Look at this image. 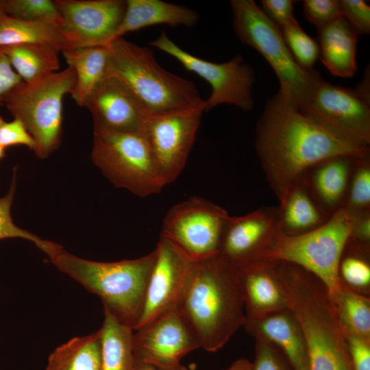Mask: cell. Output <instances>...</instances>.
<instances>
[{"label":"cell","mask_w":370,"mask_h":370,"mask_svg":"<svg viewBox=\"0 0 370 370\" xmlns=\"http://www.w3.org/2000/svg\"><path fill=\"white\" fill-rule=\"evenodd\" d=\"M149 45L172 56L186 70L195 73L209 84L211 94L205 100L204 111H210L223 103L235 106L244 111L253 108L254 73L241 55L225 62H209L182 49L165 32H162Z\"/></svg>","instance_id":"cell-11"},{"label":"cell","mask_w":370,"mask_h":370,"mask_svg":"<svg viewBox=\"0 0 370 370\" xmlns=\"http://www.w3.org/2000/svg\"><path fill=\"white\" fill-rule=\"evenodd\" d=\"M254 339L256 344L253 370H288L275 345L262 338Z\"/></svg>","instance_id":"cell-38"},{"label":"cell","mask_w":370,"mask_h":370,"mask_svg":"<svg viewBox=\"0 0 370 370\" xmlns=\"http://www.w3.org/2000/svg\"><path fill=\"white\" fill-rule=\"evenodd\" d=\"M176 308L200 348L217 352L245 321L239 267L219 254L192 262Z\"/></svg>","instance_id":"cell-2"},{"label":"cell","mask_w":370,"mask_h":370,"mask_svg":"<svg viewBox=\"0 0 370 370\" xmlns=\"http://www.w3.org/2000/svg\"><path fill=\"white\" fill-rule=\"evenodd\" d=\"M224 370H253L252 362L245 358H241Z\"/></svg>","instance_id":"cell-42"},{"label":"cell","mask_w":370,"mask_h":370,"mask_svg":"<svg viewBox=\"0 0 370 370\" xmlns=\"http://www.w3.org/2000/svg\"><path fill=\"white\" fill-rule=\"evenodd\" d=\"M319 59L333 75L351 77L357 70L358 35L342 17L317 28Z\"/></svg>","instance_id":"cell-20"},{"label":"cell","mask_w":370,"mask_h":370,"mask_svg":"<svg viewBox=\"0 0 370 370\" xmlns=\"http://www.w3.org/2000/svg\"><path fill=\"white\" fill-rule=\"evenodd\" d=\"M68 66L75 73V84L71 97L81 107L107 75L109 61L108 46L77 47L62 51Z\"/></svg>","instance_id":"cell-24"},{"label":"cell","mask_w":370,"mask_h":370,"mask_svg":"<svg viewBox=\"0 0 370 370\" xmlns=\"http://www.w3.org/2000/svg\"><path fill=\"white\" fill-rule=\"evenodd\" d=\"M343 207L352 214L369 211L370 163L369 156L356 159Z\"/></svg>","instance_id":"cell-32"},{"label":"cell","mask_w":370,"mask_h":370,"mask_svg":"<svg viewBox=\"0 0 370 370\" xmlns=\"http://www.w3.org/2000/svg\"><path fill=\"white\" fill-rule=\"evenodd\" d=\"M304 12L317 29L341 16L338 0H305Z\"/></svg>","instance_id":"cell-36"},{"label":"cell","mask_w":370,"mask_h":370,"mask_svg":"<svg viewBox=\"0 0 370 370\" xmlns=\"http://www.w3.org/2000/svg\"><path fill=\"white\" fill-rule=\"evenodd\" d=\"M369 75L356 89L332 84L319 75L298 107L305 114L345 137L369 146Z\"/></svg>","instance_id":"cell-9"},{"label":"cell","mask_w":370,"mask_h":370,"mask_svg":"<svg viewBox=\"0 0 370 370\" xmlns=\"http://www.w3.org/2000/svg\"><path fill=\"white\" fill-rule=\"evenodd\" d=\"M22 82L0 47V106L4 105L6 96Z\"/></svg>","instance_id":"cell-41"},{"label":"cell","mask_w":370,"mask_h":370,"mask_svg":"<svg viewBox=\"0 0 370 370\" xmlns=\"http://www.w3.org/2000/svg\"><path fill=\"white\" fill-rule=\"evenodd\" d=\"M8 16L23 21H45L59 27L61 14L56 1L5 0Z\"/></svg>","instance_id":"cell-34"},{"label":"cell","mask_w":370,"mask_h":370,"mask_svg":"<svg viewBox=\"0 0 370 370\" xmlns=\"http://www.w3.org/2000/svg\"><path fill=\"white\" fill-rule=\"evenodd\" d=\"M344 328L358 336L370 338V299L357 293L343 282L331 297Z\"/></svg>","instance_id":"cell-29"},{"label":"cell","mask_w":370,"mask_h":370,"mask_svg":"<svg viewBox=\"0 0 370 370\" xmlns=\"http://www.w3.org/2000/svg\"><path fill=\"white\" fill-rule=\"evenodd\" d=\"M107 75L119 78L134 95L147 116L175 113L205 105L195 84L163 69L153 51L123 37L108 45Z\"/></svg>","instance_id":"cell-4"},{"label":"cell","mask_w":370,"mask_h":370,"mask_svg":"<svg viewBox=\"0 0 370 370\" xmlns=\"http://www.w3.org/2000/svg\"><path fill=\"white\" fill-rule=\"evenodd\" d=\"M101 328L100 370H138L134 347V330L103 308Z\"/></svg>","instance_id":"cell-25"},{"label":"cell","mask_w":370,"mask_h":370,"mask_svg":"<svg viewBox=\"0 0 370 370\" xmlns=\"http://www.w3.org/2000/svg\"><path fill=\"white\" fill-rule=\"evenodd\" d=\"M61 29L71 49L107 46L123 20L124 0H56Z\"/></svg>","instance_id":"cell-14"},{"label":"cell","mask_w":370,"mask_h":370,"mask_svg":"<svg viewBox=\"0 0 370 370\" xmlns=\"http://www.w3.org/2000/svg\"><path fill=\"white\" fill-rule=\"evenodd\" d=\"M0 145L4 149L14 145H25L34 152L36 143L23 123L14 119L7 122L0 116Z\"/></svg>","instance_id":"cell-37"},{"label":"cell","mask_w":370,"mask_h":370,"mask_svg":"<svg viewBox=\"0 0 370 370\" xmlns=\"http://www.w3.org/2000/svg\"><path fill=\"white\" fill-rule=\"evenodd\" d=\"M245 317L259 319L288 309L273 260H258L239 267Z\"/></svg>","instance_id":"cell-18"},{"label":"cell","mask_w":370,"mask_h":370,"mask_svg":"<svg viewBox=\"0 0 370 370\" xmlns=\"http://www.w3.org/2000/svg\"><path fill=\"white\" fill-rule=\"evenodd\" d=\"M91 160L113 185L137 196L157 194L166 186L140 132L93 130Z\"/></svg>","instance_id":"cell-8"},{"label":"cell","mask_w":370,"mask_h":370,"mask_svg":"<svg viewBox=\"0 0 370 370\" xmlns=\"http://www.w3.org/2000/svg\"><path fill=\"white\" fill-rule=\"evenodd\" d=\"M256 149L281 204L304 175L331 158L369 156V146L352 140L302 112L279 90L256 125Z\"/></svg>","instance_id":"cell-1"},{"label":"cell","mask_w":370,"mask_h":370,"mask_svg":"<svg viewBox=\"0 0 370 370\" xmlns=\"http://www.w3.org/2000/svg\"><path fill=\"white\" fill-rule=\"evenodd\" d=\"M369 251L347 245L339 265L342 282L365 295H369L370 286V265L367 258Z\"/></svg>","instance_id":"cell-30"},{"label":"cell","mask_w":370,"mask_h":370,"mask_svg":"<svg viewBox=\"0 0 370 370\" xmlns=\"http://www.w3.org/2000/svg\"><path fill=\"white\" fill-rule=\"evenodd\" d=\"M352 225V214L341 206L310 231L288 235L278 229L258 260L285 262L304 269L319 279L332 297L343 284L339 265Z\"/></svg>","instance_id":"cell-5"},{"label":"cell","mask_w":370,"mask_h":370,"mask_svg":"<svg viewBox=\"0 0 370 370\" xmlns=\"http://www.w3.org/2000/svg\"><path fill=\"white\" fill-rule=\"evenodd\" d=\"M138 370H165L160 368H157L153 366L147 365H140ZM172 370H188L184 366L182 365L180 367Z\"/></svg>","instance_id":"cell-43"},{"label":"cell","mask_w":370,"mask_h":370,"mask_svg":"<svg viewBox=\"0 0 370 370\" xmlns=\"http://www.w3.org/2000/svg\"><path fill=\"white\" fill-rule=\"evenodd\" d=\"M48 258L59 271L99 297L103 308L134 330L156 260L155 249L135 259L99 262L79 258L62 246Z\"/></svg>","instance_id":"cell-3"},{"label":"cell","mask_w":370,"mask_h":370,"mask_svg":"<svg viewBox=\"0 0 370 370\" xmlns=\"http://www.w3.org/2000/svg\"><path fill=\"white\" fill-rule=\"evenodd\" d=\"M341 16L356 33L360 35L370 32V7L363 0H340Z\"/></svg>","instance_id":"cell-35"},{"label":"cell","mask_w":370,"mask_h":370,"mask_svg":"<svg viewBox=\"0 0 370 370\" xmlns=\"http://www.w3.org/2000/svg\"><path fill=\"white\" fill-rule=\"evenodd\" d=\"M243 326L254 338L264 339L282 350L292 370H308L305 337L298 321L289 309L259 319L245 317Z\"/></svg>","instance_id":"cell-19"},{"label":"cell","mask_w":370,"mask_h":370,"mask_svg":"<svg viewBox=\"0 0 370 370\" xmlns=\"http://www.w3.org/2000/svg\"><path fill=\"white\" fill-rule=\"evenodd\" d=\"M94 129L140 132L147 114L130 90L116 77L107 75L92 91L85 106Z\"/></svg>","instance_id":"cell-16"},{"label":"cell","mask_w":370,"mask_h":370,"mask_svg":"<svg viewBox=\"0 0 370 370\" xmlns=\"http://www.w3.org/2000/svg\"><path fill=\"white\" fill-rule=\"evenodd\" d=\"M230 5L237 38L265 58L278 77L279 91L299 107L318 72L305 70L297 63L280 29L254 0H232Z\"/></svg>","instance_id":"cell-7"},{"label":"cell","mask_w":370,"mask_h":370,"mask_svg":"<svg viewBox=\"0 0 370 370\" xmlns=\"http://www.w3.org/2000/svg\"><path fill=\"white\" fill-rule=\"evenodd\" d=\"M280 30L297 63L305 70L313 69L319 58L317 41L304 31L296 19L284 25Z\"/></svg>","instance_id":"cell-33"},{"label":"cell","mask_w":370,"mask_h":370,"mask_svg":"<svg viewBox=\"0 0 370 370\" xmlns=\"http://www.w3.org/2000/svg\"><path fill=\"white\" fill-rule=\"evenodd\" d=\"M75 79L74 70L68 66L34 82H23L5 98L4 106L34 138V153L40 158H47L60 145L63 99Z\"/></svg>","instance_id":"cell-6"},{"label":"cell","mask_w":370,"mask_h":370,"mask_svg":"<svg viewBox=\"0 0 370 370\" xmlns=\"http://www.w3.org/2000/svg\"><path fill=\"white\" fill-rule=\"evenodd\" d=\"M277 224V212L269 210L230 216L223 232L219 254L238 267L258 260L278 230Z\"/></svg>","instance_id":"cell-17"},{"label":"cell","mask_w":370,"mask_h":370,"mask_svg":"<svg viewBox=\"0 0 370 370\" xmlns=\"http://www.w3.org/2000/svg\"><path fill=\"white\" fill-rule=\"evenodd\" d=\"M344 330L354 370H370V338Z\"/></svg>","instance_id":"cell-39"},{"label":"cell","mask_w":370,"mask_h":370,"mask_svg":"<svg viewBox=\"0 0 370 370\" xmlns=\"http://www.w3.org/2000/svg\"><path fill=\"white\" fill-rule=\"evenodd\" d=\"M16 169L8 193L0 197V240L19 238L32 242L47 257L53 254L60 245L40 238L37 235L17 226L13 221L10 210L16 190Z\"/></svg>","instance_id":"cell-31"},{"label":"cell","mask_w":370,"mask_h":370,"mask_svg":"<svg viewBox=\"0 0 370 370\" xmlns=\"http://www.w3.org/2000/svg\"><path fill=\"white\" fill-rule=\"evenodd\" d=\"M23 44L49 46L61 52L71 49L69 41L56 25L5 15L0 21V47Z\"/></svg>","instance_id":"cell-26"},{"label":"cell","mask_w":370,"mask_h":370,"mask_svg":"<svg viewBox=\"0 0 370 370\" xmlns=\"http://www.w3.org/2000/svg\"><path fill=\"white\" fill-rule=\"evenodd\" d=\"M293 0H261V9L280 29L295 20Z\"/></svg>","instance_id":"cell-40"},{"label":"cell","mask_w":370,"mask_h":370,"mask_svg":"<svg viewBox=\"0 0 370 370\" xmlns=\"http://www.w3.org/2000/svg\"><path fill=\"white\" fill-rule=\"evenodd\" d=\"M5 0H0V21L5 16Z\"/></svg>","instance_id":"cell-44"},{"label":"cell","mask_w":370,"mask_h":370,"mask_svg":"<svg viewBox=\"0 0 370 370\" xmlns=\"http://www.w3.org/2000/svg\"><path fill=\"white\" fill-rule=\"evenodd\" d=\"M230 215L221 206L199 197L173 206L162 221L160 237L177 247L191 262L219 254Z\"/></svg>","instance_id":"cell-10"},{"label":"cell","mask_w":370,"mask_h":370,"mask_svg":"<svg viewBox=\"0 0 370 370\" xmlns=\"http://www.w3.org/2000/svg\"><path fill=\"white\" fill-rule=\"evenodd\" d=\"M355 159L346 156L331 158L310 169L309 178L303 177L317 203L328 214L343 204Z\"/></svg>","instance_id":"cell-22"},{"label":"cell","mask_w":370,"mask_h":370,"mask_svg":"<svg viewBox=\"0 0 370 370\" xmlns=\"http://www.w3.org/2000/svg\"><path fill=\"white\" fill-rule=\"evenodd\" d=\"M280 205L278 229L288 235L310 231L323 223L330 215L317 203L303 178Z\"/></svg>","instance_id":"cell-23"},{"label":"cell","mask_w":370,"mask_h":370,"mask_svg":"<svg viewBox=\"0 0 370 370\" xmlns=\"http://www.w3.org/2000/svg\"><path fill=\"white\" fill-rule=\"evenodd\" d=\"M136 330L175 308L192 262L173 243L160 237Z\"/></svg>","instance_id":"cell-15"},{"label":"cell","mask_w":370,"mask_h":370,"mask_svg":"<svg viewBox=\"0 0 370 370\" xmlns=\"http://www.w3.org/2000/svg\"><path fill=\"white\" fill-rule=\"evenodd\" d=\"M199 18L189 8L160 0H126V8L116 38L156 25L193 27Z\"/></svg>","instance_id":"cell-21"},{"label":"cell","mask_w":370,"mask_h":370,"mask_svg":"<svg viewBox=\"0 0 370 370\" xmlns=\"http://www.w3.org/2000/svg\"><path fill=\"white\" fill-rule=\"evenodd\" d=\"M205 105L158 116H147L140 133L145 137L165 185L184 169L195 140Z\"/></svg>","instance_id":"cell-12"},{"label":"cell","mask_w":370,"mask_h":370,"mask_svg":"<svg viewBox=\"0 0 370 370\" xmlns=\"http://www.w3.org/2000/svg\"><path fill=\"white\" fill-rule=\"evenodd\" d=\"M5 149L0 145V160L2 159L5 156Z\"/></svg>","instance_id":"cell-45"},{"label":"cell","mask_w":370,"mask_h":370,"mask_svg":"<svg viewBox=\"0 0 370 370\" xmlns=\"http://www.w3.org/2000/svg\"><path fill=\"white\" fill-rule=\"evenodd\" d=\"M1 48L23 82H34L59 71L60 51L56 48L33 44Z\"/></svg>","instance_id":"cell-27"},{"label":"cell","mask_w":370,"mask_h":370,"mask_svg":"<svg viewBox=\"0 0 370 370\" xmlns=\"http://www.w3.org/2000/svg\"><path fill=\"white\" fill-rule=\"evenodd\" d=\"M134 347L140 365L165 370L180 367L186 355L200 348L176 307L134 330Z\"/></svg>","instance_id":"cell-13"},{"label":"cell","mask_w":370,"mask_h":370,"mask_svg":"<svg viewBox=\"0 0 370 370\" xmlns=\"http://www.w3.org/2000/svg\"><path fill=\"white\" fill-rule=\"evenodd\" d=\"M99 330L76 336L57 347L49 355L46 370H100Z\"/></svg>","instance_id":"cell-28"}]
</instances>
